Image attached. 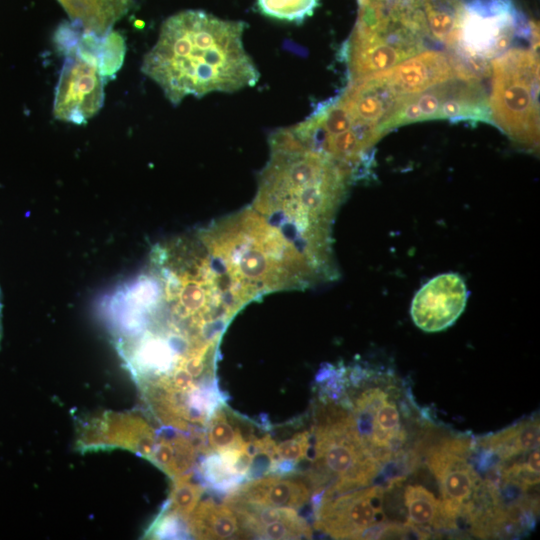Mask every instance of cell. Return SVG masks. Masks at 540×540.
Segmentation results:
<instances>
[{
    "label": "cell",
    "mask_w": 540,
    "mask_h": 540,
    "mask_svg": "<svg viewBox=\"0 0 540 540\" xmlns=\"http://www.w3.org/2000/svg\"><path fill=\"white\" fill-rule=\"evenodd\" d=\"M247 302L195 232L162 241L132 279L104 300L114 344L175 367L216 356L230 320Z\"/></svg>",
    "instance_id": "obj_1"
},
{
    "label": "cell",
    "mask_w": 540,
    "mask_h": 540,
    "mask_svg": "<svg viewBox=\"0 0 540 540\" xmlns=\"http://www.w3.org/2000/svg\"><path fill=\"white\" fill-rule=\"evenodd\" d=\"M269 159L250 207L323 283L338 276L332 228L350 184L347 172L300 143L288 128L269 137Z\"/></svg>",
    "instance_id": "obj_2"
},
{
    "label": "cell",
    "mask_w": 540,
    "mask_h": 540,
    "mask_svg": "<svg viewBox=\"0 0 540 540\" xmlns=\"http://www.w3.org/2000/svg\"><path fill=\"white\" fill-rule=\"evenodd\" d=\"M245 23L201 10H186L163 23L141 70L174 105L187 96L235 92L254 86L260 74L243 44Z\"/></svg>",
    "instance_id": "obj_3"
},
{
    "label": "cell",
    "mask_w": 540,
    "mask_h": 540,
    "mask_svg": "<svg viewBox=\"0 0 540 540\" xmlns=\"http://www.w3.org/2000/svg\"><path fill=\"white\" fill-rule=\"evenodd\" d=\"M320 400L310 429L307 460L311 466L305 475L312 497H320L318 503L370 485L382 470L363 446L348 407L340 401Z\"/></svg>",
    "instance_id": "obj_4"
},
{
    "label": "cell",
    "mask_w": 540,
    "mask_h": 540,
    "mask_svg": "<svg viewBox=\"0 0 540 540\" xmlns=\"http://www.w3.org/2000/svg\"><path fill=\"white\" fill-rule=\"evenodd\" d=\"M493 124L528 150L539 147V60L536 50L513 48L490 63Z\"/></svg>",
    "instance_id": "obj_5"
},
{
    "label": "cell",
    "mask_w": 540,
    "mask_h": 540,
    "mask_svg": "<svg viewBox=\"0 0 540 540\" xmlns=\"http://www.w3.org/2000/svg\"><path fill=\"white\" fill-rule=\"evenodd\" d=\"M288 129L304 146L333 160L353 182L368 176L372 148L383 136L379 129L359 120L340 94Z\"/></svg>",
    "instance_id": "obj_6"
},
{
    "label": "cell",
    "mask_w": 540,
    "mask_h": 540,
    "mask_svg": "<svg viewBox=\"0 0 540 540\" xmlns=\"http://www.w3.org/2000/svg\"><path fill=\"white\" fill-rule=\"evenodd\" d=\"M511 0H472L465 3L454 54L475 76L490 73L487 61L511 49L516 36L536 35Z\"/></svg>",
    "instance_id": "obj_7"
},
{
    "label": "cell",
    "mask_w": 540,
    "mask_h": 540,
    "mask_svg": "<svg viewBox=\"0 0 540 540\" xmlns=\"http://www.w3.org/2000/svg\"><path fill=\"white\" fill-rule=\"evenodd\" d=\"M388 374L383 373L380 383L365 387L353 386L360 391L348 396V409L353 417L358 436L367 452L382 467L408 449L409 433L404 419L410 418L411 407L407 399L397 401L400 389L392 382L384 384Z\"/></svg>",
    "instance_id": "obj_8"
},
{
    "label": "cell",
    "mask_w": 540,
    "mask_h": 540,
    "mask_svg": "<svg viewBox=\"0 0 540 540\" xmlns=\"http://www.w3.org/2000/svg\"><path fill=\"white\" fill-rule=\"evenodd\" d=\"M475 440L465 436L446 437L431 442L423 436L417 444L419 455L437 480L442 496V531L466 527L472 500L483 485L479 473L469 462Z\"/></svg>",
    "instance_id": "obj_9"
},
{
    "label": "cell",
    "mask_w": 540,
    "mask_h": 540,
    "mask_svg": "<svg viewBox=\"0 0 540 540\" xmlns=\"http://www.w3.org/2000/svg\"><path fill=\"white\" fill-rule=\"evenodd\" d=\"M425 35L398 21L377 29L354 27L344 46L349 81L389 70L424 51Z\"/></svg>",
    "instance_id": "obj_10"
},
{
    "label": "cell",
    "mask_w": 540,
    "mask_h": 540,
    "mask_svg": "<svg viewBox=\"0 0 540 540\" xmlns=\"http://www.w3.org/2000/svg\"><path fill=\"white\" fill-rule=\"evenodd\" d=\"M385 491L380 484L368 485L321 500L313 509L314 527L335 539H364L386 521Z\"/></svg>",
    "instance_id": "obj_11"
},
{
    "label": "cell",
    "mask_w": 540,
    "mask_h": 540,
    "mask_svg": "<svg viewBox=\"0 0 540 540\" xmlns=\"http://www.w3.org/2000/svg\"><path fill=\"white\" fill-rule=\"evenodd\" d=\"M55 90L53 115L72 124H83L103 106L105 77L97 65L73 50L65 51Z\"/></svg>",
    "instance_id": "obj_12"
},
{
    "label": "cell",
    "mask_w": 540,
    "mask_h": 540,
    "mask_svg": "<svg viewBox=\"0 0 540 540\" xmlns=\"http://www.w3.org/2000/svg\"><path fill=\"white\" fill-rule=\"evenodd\" d=\"M468 289L463 277L454 272L439 274L414 295L410 314L425 332H439L452 326L463 313Z\"/></svg>",
    "instance_id": "obj_13"
},
{
    "label": "cell",
    "mask_w": 540,
    "mask_h": 540,
    "mask_svg": "<svg viewBox=\"0 0 540 540\" xmlns=\"http://www.w3.org/2000/svg\"><path fill=\"white\" fill-rule=\"evenodd\" d=\"M385 73L404 99L458 76L477 78L455 54L433 50L422 51Z\"/></svg>",
    "instance_id": "obj_14"
},
{
    "label": "cell",
    "mask_w": 540,
    "mask_h": 540,
    "mask_svg": "<svg viewBox=\"0 0 540 540\" xmlns=\"http://www.w3.org/2000/svg\"><path fill=\"white\" fill-rule=\"evenodd\" d=\"M235 512L247 538L309 539L312 529L297 510L225 500Z\"/></svg>",
    "instance_id": "obj_15"
},
{
    "label": "cell",
    "mask_w": 540,
    "mask_h": 540,
    "mask_svg": "<svg viewBox=\"0 0 540 540\" xmlns=\"http://www.w3.org/2000/svg\"><path fill=\"white\" fill-rule=\"evenodd\" d=\"M311 497L312 488L306 478L265 474L242 482L225 500L298 510Z\"/></svg>",
    "instance_id": "obj_16"
},
{
    "label": "cell",
    "mask_w": 540,
    "mask_h": 540,
    "mask_svg": "<svg viewBox=\"0 0 540 540\" xmlns=\"http://www.w3.org/2000/svg\"><path fill=\"white\" fill-rule=\"evenodd\" d=\"M435 86L438 96L437 119L493 124L489 98L480 79L458 76Z\"/></svg>",
    "instance_id": "obj_17"
},
{
    "label": "cell",
    "mask_w": 540,
    "mask_h": 540,
    "mask_svg": "<svg viewBox=\"0 0 540 540\" xmlns=\"http://www.w3.org/2000/svg\"><path fill=\"white\" fill-rule=\"evenodd\" d=\"M56 38L64 51L73 50L95 63L105 78L114 76L122 66L125 44L113 30L98 35L71 23L60 27Z\"/></svg>",
    "instance_id": "obj_18"
},
{
    "label": "cell",
    "mask_w": 540,
    "mask_h": 540,
    "mask_svg": "<svg viewBox=\"0 0 540 540\" xmlns=\"http://www.w3.org/2000/svg\"><path fill=\"white\" fill-rule=\"evenodd\" d=\"M73 24L104 35L130 9L132 0H58Z\"/></svg>",
    "instance_id": "obj_19"
},
{
    "label": "cell",
    "mask_w": 540,
    "mask_h": 540,
    "mask_svg": "<svg viewBox=\"0 0 540 540\" xmlns=\"http://www.w3.org/2000/svg\"><path fill=\"white\" fill-rule=\"evenodd\" d=\"M539 428V418L531 417L475 440V443L479 448L491 452L500 462H506L539 447Z\"/></svg>",
    "instance_id": "obj_20"
},
{
    "label": "cell",
    "mask_w": 540,
    "mask_h": 540,
    "mask_svg": "<svg viewBox=\"0 0 540 540\" xmlns=\"http://www.w3.org/2000/svg\"><path fill=\"white\" fill-rule=\"evenodd\" d=\"M191 531L199 539L247 538L235 512L225 502L203 501L192 516Z\"/></svg>",
    "instance_id": "obj_21"
},
{
    "label": "cell",
    "mask_w": 540,
    "mask_h": 540,
    "mask_svg": "<svg viewBox=\"0 0 540 540\" xmlns=\"http://www.w3.org/2000/svg\"><path fill=\"white\" fill-rule=\"evenodd\" d=\"M429 37L454 48L457 44L465 3L463 0H421Z\"/></svg>",
    "instance_id": "obj_22"
},
{
    "label": "cell",
    "mask_w": 540,
    "mask_h": 540,
    "mask_svg": "<svg viewBox=\"0 0 540 540\" xmlns=\"http://www.w3.org/2000/svg\"><path fill=\"white\" fill-rule=\"evenodd\" d=\"M404 505L407 510L406 524L429 536L433 531H442L441 502L427 488L419 484L407 485Z\"/></svg>",
    "instance_id": "obj_23"
},
{
    "label": "cell",
    "mask_w": 540,
    "mask_h": 540,
    "mask_svg": "<svg viewBox=\"0 0 540 540\" xmlns=\"http://www.w3.org/2000/svg\"><path fill=\"white\" fill-rule=\"evenodd\" d=\"M209 453H220L247 446L253 435L244 436L235 417L229 415L224 404L218 406L206 424Z\"/></svg>",
    "instance_id": "obj_24"
},
{
    "label": "cell",
    "mask_w": 540,
    "mask_h": 540,
    "mask_svg": "<svg viewBox=\"0 0 540 540\" xmlns=\"http://www.w3.org/2000/svg\"><path fill=\"white\" fill-rule=\"evenodd\" d=\"M311 447V431L303 430L290 438L276 443L277 463L274 473H289L307 459Z\"/></svg>",
    "instance_id": "obj_25"
},
{
    "label": "cell",
    "mask_w": 540,
    "mask_h": 540,
    "mask_svg": "<svg viewBox=\"0 0 540 540\" xmlns=\"http://www.w3.org/2000/svg\"><path fill=\"white\" fill-rule=\"evenodd\" d=\"M319 0H257L262 14L278 20L302 22L318 7Z\"/></svg>",
    "instance_id": "obj_26"
},
{
    "label": "cell",
    "mask_w": 540,
    "mask_h": 540,
    "mask_svg": "<svg viewBox=\"0 0 540 540\" xmlns=\"http://www.w3.org/2000/svg\"><path fill=\"white\" fill-rule=\"evenodd\" d=\"M203 492L204 488L199 484L191 483L186 479L179 481L173 493L172 504L174 511L188 516Z\"/></svg>",
    "instance_id": "obj_27"
}]
</instances>
